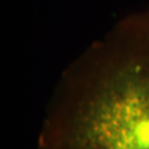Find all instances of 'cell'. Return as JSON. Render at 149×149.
I'll list each match as a JSON object with an SVG mask.
<instances>
[{"mask_svg":"<svg viewBox=\"0 0 149 149\" xmlns=\"http://www.w3.org/2000/svg\"><path fill=\"white\" fill-rule=\"evenodd\" d=\"M40 149H149V8L118 20L59 80Z\"/></svg>","mask_w":149,"mask_h":149,"instance_id":"6da1fadb","label":"cell"}]
</instances>
